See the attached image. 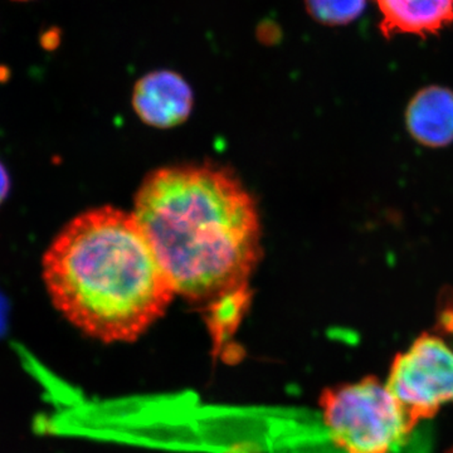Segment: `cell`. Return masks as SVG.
Masks as SVG:
<instances>
[{
    "instance_id": "6da1fadb",
    "label": "cell",
    "mask_w": 453,
    "mask_h": 453,
    "mask_svg": "<svg viewBox=\"0 0 453 453\" xmlns=\"http://www.w3.org/2000/svg\"><path fill=\"white\" fill-rule=\"evenodd\" d=\"M133 213L188 303L204 310L249 288L261 261V219L231 169L205 163L154 170L136 193Z\"/></svg>"
},
{
    "instance_id": "7a4b0ae2",
    "label": "cell",
    "mask_w": 453,
    "mask_h": 453,
    "mask_svg": "<svg viewBox=\"0 0 453 453\" xmlns=\"http://www.w3.org/2000/svg\"><path fill=\"white\" fill-rule=\"evenodd\" d=\"M42 279L57 311L106 344L138 340L177 296L133 211L111 205L82 211L59 231Z\"/></svg>"
},
{
    "instance_id": "3957f363",
    "label": "cell",
    "mask_w": 453,
    "mask_h": 453,
    "mask_svg": "<svg viewBox=\"0 0 453 453\" xmlns=\"http://www.w3.org/2000/svg\"><path fill=\"white\" fill-rule=\"evenodd\" d=\"M319 407L333 445L342 453H395L416 429L374 375L325 388Z\"/></svg>"
},
{
    "instance_id": "277c9868",
    "label": "cell",
    "mask_w": 453,
    "mask_h": 453,
    "mask_svg": "<svg viewBox=\"0 0 453 453\" xmlns=\"http://www.w3.org/2000/svg\"><path fill=\"white\" fill-rule=\"evenodd\" d=\"M387 387L414 427L453 403V349L434 333H422L390 365Z\"/></svg>"
},
{
    "instance_id": "5b68a950",
    "label": "cell",
    "mask_w": 453,
    "mask_h": 453,
    "mask_svg": "<svg viewBox=\"0 0 453 453\" xmlns=\"http://www.w3.org/2000/svg\"><path fill=\"white\" fill-rule=\"evenodd\" d=\"M131 104L144 124L155 129H172L189 119L195 95L180 73L157 70L135 83Z\"/></svg>"
},
{
    "instance_id": "8992f818",
    "label": "cell",
    "mask_w": 453,
    "mask_h": 453,
    "mask_svg": "<svg viewBox=\"0 0 453 453\" xmlns=\"http://www.w3.org/2000/svg\"><path fill=\"white\" fill-rule=\"evenodd\" d=\"M405 129L414 142L441 149L453 142V91L431 85L419 89L407 105Z\"/></svg>"
},
{
    "instance_id": "52a82bcc",
    "label": "cell",
    "mask_w": 453,
    "mask_h": 453,
    "mask_svg": "<svg viewBox=\"0 0 453 453\" xmlns=\"http://www.w3.org/2000/svg\"><path fill=\"white\" fill-rule=\"evenodd\" d=\"M380 31L387 40L396 35H437L453 23V0H374Z\"/></svg>"
},
{
    "instance_id": "ba28073f",
    "label": "cell",
    "mask_w": 453,
    "mask_h": 453,
    "mask_svg": "<svg viewBox=\"0 0 453 453\" xmlns=\"http://www.w3.org/2000/svg\"><path fill=\"white\" fill-rule=\"evenodd\" d=\"M310 17L324 26H347L366 8V0H305Z\"/></svg>"
},
{
    "instance_id": "9c48e42d",
    "label": "cell",
    "mask_w": 453,
    "mask_h": 453,
    "mask_svg": "<svg viewBox=\"0 0 453 453\" xmlns=\"http://www.w3.org/2000/svg\"><path fill=\"white\" fill-rule=\"evenodd\" d=\"M41 46L44 50H52L57 49L61 41V33L58 29H49V31L42 33L41 35Z\"/></svg>"
},
{
    "instance_id": "30bf717a",
    "label": "cell",
    "mask_w": 453,
    "mask_h": 453,
    "mask_svg": "<svg viewBox=\"0 0 453 453\" xmlns=\"http://www.w3.org/2000/svg\"><path fill=\"white\" fill-rule=\"evenodd\" d=\"M11 190V178H9L8 170L0 163V204L7 199Z\"/></svg>"
},
{
    "instance_id": "8fae6325",
    "label": "cell",
    "mask_w": 453,
    "mask_h": 453,
    "mask_svg": "<svg viewBox=\"0 0 453 453\" xmlns=\"http://www.w3.org/2000/svg\"><path fill=\"white\" fill-rule=\"evenodd\" d=\"M12 2L27 3V2H33V0H12Z\"/></svg>"
}]
</instances>
